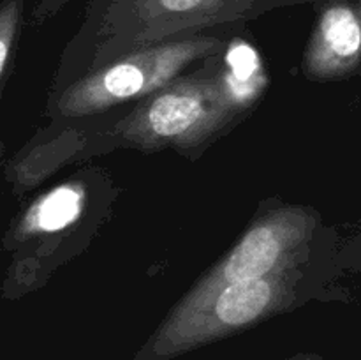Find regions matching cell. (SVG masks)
I'll return each mask as SVG.
<instances>
[{
	"instance_id": "cell-1",
	"label": "cell",
	"mask_w": 361,
	"mask_h": 360,
	"mask_svg": "<svg viewBox=\"0 0 361 360\" xmlns=\"http://www.w3.org/2000/svg\"><path fill=\"white\" fill-rule=\"evenodd\" d=\"M284 272L189 295L162 323L137 360H166L257 323L284 304Z\"/></svg>"
},
{
	"instance_id": "cell-2",
	"label": "cell",
	"mask_w": 361,
	"mask_h": 360,
	"mask_svg": "<svg viewBox=\"0 0 361 360\" xmlns=\"http://www.w3.org/2000/svg\"><path fill=\"white\" fill-rule=\"evenodd\" d=\"M224 42L219 35L189 30L159 39L118 59L106 69L88 74L63 94L60 109L81 116L168 87L183 69L204 56L217 55Z\"/></svg>"
},
{
	"instance_id": "cell-3",
	"label": "cell",
	"mask_w": 361,
	"mask_h": 360,
	"mask_svg": "<svg viewBox=\"0 0 361 360\" xmlns=\"http://www.w3.org/2000/svg\"><path fill=\"white\" fill-rule=\"evenodd\" d=\"M245 104L228 76L185 78L148 95L120 131L140 147H190L224 127Z\"/></svg>"
},
{
	"instance_id": "cell-4",
	"label": "cell",
	"mask_w": 361,
	"mask_h": 360,
	"mask_svg": "<svg viewBox=\"0 0 361 360\" xmlns=\"http://www.w3.org/2000/svg\"><path fill=\"white\" fill-rule=\"evenodd\" d=\"M291 2L305 0H92V11L102 32L134 44L229 23Z\"/></svg>"
},
{
	"instance_id": "cell-5",
	"label": "cell",
	"mask_w": 361,
	"mask_h": 360,
	"mask_svg": "<svg viewBox=\"0 0 361 360\" xmlns=\"http://www.w3.org/2000/svg\"><path fill=\"white\" fill-rule=\"evenodd\" d=\"M310 229L312 219L305 212H274L256 222L190 295H204L231 282L252 281L275 274L305 242Z\"/></svg>"
},
{
	"instance_id": "cell-6",
	"label": "cell",
	"mask_w": 361,
	"mask_h": 360,
	"mask_svg": "<svg viewBox=\"0 0 361 360\" xmlns=\"http://www.w3.org/2000/svg\"><path fill=\"white\" fill-rule=\"evenodd\" d=\"M317 14L305 67L317 80H334L361 69V0H316Z\"/></svg>"
},
{
	"instance_id": "cell-7",
	"label": "cell",
	"mask_w": 361,
	"mask_h": 360,
	"mask_svg": "<svg viewBox=\"0 0 361 360\" xmlns=\"http://www.w3.org/2000/svg\"><path fill=\"white\" fill-rule=\"evenodd\" d=\"M83 198V191L78 186L56 187L32 208L27 226L35 232H59L80 217Z\"/></svg>"
},
{
	"instance_id": "cell-8",
	"label": "cell",
	"mask_w": 361,
	"mask_h": 360,
	"mask_svg": "<svg viewBox=\"0 0 361 360\" xmlns=\"http://www.w3.org/2000/svg\"><path fill=\"white\" fill-rule=\"evenodd\" d=\"M23 0H4L0 4V74L9 59L21 21Z\"/></svg>"
},
{
	"instance_id": "cell-9",
	"label": "cell",
	"mask_w": 361,
	"mask_h": 360,
	"mask_svg": "<svg viewBox=\"0 0 361 360\" xmlns=\"http://www.w3.org/2000/svg\"><path fill=\"white\" fill-rule=\"evenodd\" d=\"M63 0H42V7H44V9H51V7L60 6Z\"/></svg>"
}]
</instances>
